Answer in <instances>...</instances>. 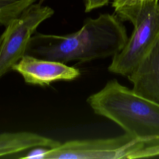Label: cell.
<instances>
[{
  "mask_svg": "<svg viewBox=\"0 0 159 159\" xmlns=\"http://www.w3.org/2000/svg\"><path fill=\"white\" fill-rule=\"evenodd\" d=\"M122 21L116 14H102L86 19L81 29L71 34H34L26 54L64 63L113 57L123 49L129 39Z\"/></svg>",
  "mask_w": 159,
  "mask_h": 159,
  "instance_id": "6da1fadb",
  "label": "cell"
},
{
  "mask_svg": "<svg viewBox=\"0 0 159 159\" xmlns=\"http://www.w3.org/2000/svg\"><path fill=\"white\" fill-rule=\"evenodd\" d=\"M87 102L98 115L119 125L126 134L159 148V104L135 94L116 79L108 81Z\"/></svg>",
  "mask_w": 159,
  "mask_h": 159,
  "instance_id": "7a4b0ae2",
  "label": "cell"
},
{
  "mask_svg": "<svg viewBox=\"0 0 159 159\" xmlns=\"http://www.w3.org/2000/svg\"><path fill=\"white\" fill-rule=\"evenodd\" d=\"M119 19L134 29L123 49L112 57L109 71L128 76L159 38V3L147 2L115 9Z\"/></svg>",
  "mask_w": 159,
  "mask_h": 159,
  "instance_id": "3957f363",
  "label": "cell"
},
{
  "mask_svg": "<svg viewBox=\"0 0 159 159\" xmlns=\"http://www.w3.org/2000/svg\"><path fill=\"white\" fill-rule=\"evenodd\" d=\"M159 156V148L125 133L104 139L71 140L48 148L45 159L142 158Z\"/></svg>",
  "mask_w": 159,
  "mask_h": 159,
  "instance_id": "277c9868",
  "label": "cell"
},
{
  "mask_svg": "<svg viewBox=\"0 0 159 159\" xmlns=\"http://www.w3.org/2000/svg\"><path fill=\"white\" fill-rule=\"evenodd\" d=\"M50 7L32 4L7 26L0 36V78L26 54L31 37L39 25L53 16Z\"/></svg>",
  "mask_w": 159,
  "mask_h": 159,
  "instance_id": "5b68a950",
  "label": "cell"
},
{
  "mask_svg": "<svg viewBox=\"0 0 159 159\" xmlns=\"http://www.w3.org/2000/svg\"><path fill=\"white\" fill-rule=\"evenodd\" d=\"M12 70L20 74L26 83L42 86L58 81H72L81 74L78 69L64 63L28 54L24 55Z\"/></svg>",
  "mask_w": 159,
  "mask_h": 159,
  "instance_id": "8992f818",
  "label": "cell"
},
{
  "mask_svg": "<svg viewBox=\"0 0 159 159\" xmlns=\"http://www.w3.org/2000/svg\"><path fill=\"white\" fill-rule=\"evenodd\" d=\"M127 78L135 94L159 104V38Z\"/></svg>",
  "mask_w": 159,
  "mask_h": 159,
  "instance_id": "52a82bcc",
  "label": "cell"
},
{
  "mask_svg": "<svg viewBox=\"0 0 159 159\" xmlns=\"http://www.w3.org/2000/svg\"><path fill=\"white\" fill-rule=\"evenodd\" d=\"M60 144L58 140L32 132H2L0 133V157L37 147L54 148Z\"/></svg>",
  "mask_w": 159,
  "mask_h": 159,
  "instance_id": "ba28073f",
  "label": "cell"
},
{
  "mask_svg": "<svg viewBox=\"0 0 159 159\" xmlns=\"http://www.w3.org/2000/svg\"><path fill=\"white\" fill-rule=\"evenodd\" d=\"M35 0H0V25L7 26Z\"/></svg>",
  "mask_w": 159,
  "mask_h": 159,
  "instance_id": "9c48e42d",
  "label": "cell"
},
{
  "mask_svg": "<svg viewBox=\"0 0 159 159\" xmlns=\"http://www.w3.org/2000/svg\"><path fill=\"white\" fill-rule=\"evenodd\" d=\"M48 148L44 147L32 148L25 156L21 157L20 158L28 159H45Z\"/></svg>",
  "mask_w": 159,
  "mask_h": 159,
  "instance_id": "30bf717a",
  "label": "cell"
},
{
  "mask_svg": "<svg viewBox=\"0 0 159 159\" xmlns=\"http://www.w3.org/2000/svg\"><path fill=\"white\" fill-rule=\"evenodd\" d=\"M112 5L114 9L125 6L134 5L147 2H158V0H112Z\"/></svg>",
  "mask_w": 159,
  "mask_h": 159,
  "instance_id": "8fae6325",
  "label": "cell"
},
{
  "mask_svg": "<svg viewBox=\"0 0 159 159\" xmlns=\"http://www.w3.org/2000/svg\"><path fill=\"white\" fill-rule=\"evenodd\" d=\"M109 0H84L85 12H88L93 9L107 5Z\"/></svg>",
  "mask_w": 159,
  "mask_h": 159,
  "instance_id": "7c38bea8",
  "label": "cell"
}]
</instances>
